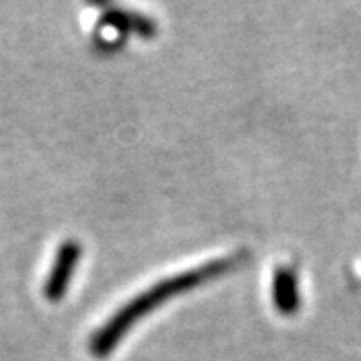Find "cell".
Segmentation results:
<instances>
[{"instance_id": "obj_3", "label": "cell", "mask_w": 361, "mask_h": 361, "mask_svg": "<svg viewBox=\"0 0 361 361\" xmlns=\"http://www.w3.org/2000/svg\"><path fill=\"white\" fill-rule=\"evenodd\" d=\"M103 23L104 25L113 26L116 30H137L139 35H145V37H151L155 30V25L149 23L147 18L142 16H135V14L125 13V11H109V13L103 14Z\"/></svg>"}, {"instance_id": "obj_1", "label": "cell", "mask_w": 361, "mask_h": 361, "mask_svg": "<svg viewBox=\"0 0 361 361\" xmlns=\"http://www.w3.org/2000/svg\"><path fill=\"white\" fill-rule=\"evenodd\" d=\"M211 273H213V267L187 271V273H180V275H175L171 279H165L161 283L153 285L145 293L130 299L129 303L116 311L115 315L104 323L103 327L94 334V337L90 339L92 355L99 357V360L109 357L111 351L125 339L130 327L135 323H139V319H142L145 315H149L151 311L157 310L163 301H167L171 297L179 295V293L191 289L197 283L205 281Z\"/></svg>"}, {"instance_id": "obj_2", "label": "cell", "mask_w": 361, "mask_h": 361, "mask_svg": "<svg viewBox=\"0 0 361 361\" xmlns=\"http://www.w3.org/2000/svg\"><path fill=\"white\" fill-rule=\"evenodd\" d=\"M80 255H82V249H80L78 241H75V239H68V241H65L63 245L59 247L54 263H52L51 267V273H49L47 283H44V297L49 301L56 303V301H61L66 295L71 279H73L78 261H80Z\"/></svg>"}]
</instances>
